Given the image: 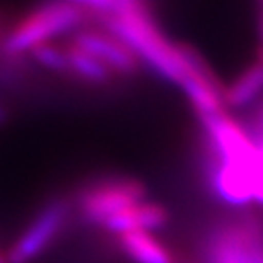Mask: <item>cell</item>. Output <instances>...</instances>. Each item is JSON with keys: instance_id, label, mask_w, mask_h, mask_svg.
Wrapping results in <instances>:
<instances>
[{"instance_id": "6da1fadb", "label": "cell", "mask_w": 263, "mask_h": 263, "mask_svg": "<svg viewBox=\"0 0 263 263\" xmlns=\"http://www.w3.org/2000/svg\"><path fill=\"white\" fill-rule=\"evenodd\" d=\"M91 21V15L68 0H46L21 16L0 42L6 61H18L22 55L46 42L68 37L75 29Z\"/></svg>"}, {"instance_id": "7a4b0ae2", "label": "cell", "mask_w": 263, "mask_h": 263, "mask_svg": "<svg viewBox=\"0 0 263 263\" xmlns=\"http://www.w3.org/2000/svg\"><path fill=\"white\" fill-rule=\"evenodd\" d=\"M146 189L132 177H103L91 181L77 197L79 212L86 221L103 227L114 214L144 201Z\"/></svg>"}, {"instance_id": "3957f363", "label": "cell", "mask_w": 263, "mask_h": 263, "mask_svg": "<svg viewBox=\"0 0 263 263\" xmlns=\"http://www.w3.org/2000/svg\"><path fill=\"white\" fill-rule=\"evenodd\" d=\"M68 212H70V203L64 199H55V201L48 203L33 218L28 229L18 236L11 249L6 252L8 263H28L33 258H37L59 236L66 218H68Z\"/></svg>"}, {"instance_id": "277c9868", "label": "cell", "mask_w": 263, "mask_h": 263, "mask_svg": "<svg viewBox=\"0 0 263 263\" xmlns=\"http://www.w3.org/2000/svg\"><path fill=\"white\" fill-rule=\"evenodd\" d=\"M68 39L81 46L82 49H86L93 57H97L101 62H104L117 77L134 75L139 68V59L136 57V53L115 33L103 28L101 24H84L82 28L70 33Z\"/></svg>"}, {"instance_id": "5b68a950", "label": "cell", "mask_w": 263, "mask_h": 263, "mask_svg": "<svg viewBox=\"0 0 263 263\" xmlns=\"http://www.w3.org/2000/svg\"><path fill=\"white\" fill-rule=\"evenodd\" d=\"M252 164H229L209 159L206 177L212 194L230 206H247L252 197Z\"/></svg>"}, {"instance_id": "8992f818", "label": "cell", "mask_w": 263, "mask_h": 263, "mask_svg": "<svg viewBox=\"0 0 263 263\" xmlns=\"http://www.w3.org/2000/svg\"><path fill=\"white\" fill-rule=\"evenodd\" d=\"M263 249L256 236L245 227H229L219 230L209 241V263H254L256 254Z\"/></svg>"}, {"instance_id": "52a82bcc", "label": "cell", "mask_w": 263, "mask_h": 263, "mask_svg": "<svg viewBox=\"0 0 263 263\" xmlns=\"http://www.w3.org/2000/svg\"><path fill=\"white\" fill-rule=\"evenodd\" d=\"M166 221H168V212L164 210V206L144 199V201L136 203V205L114 214L110 219H106L103 227L110 232H115V234L132 232V230L150 232V230H157L164 227Z\"/></svg>"}, {"instance_id": "ba28073f", "label": "cell", "mask_w": 263, "mask_h": 263, "mask_svg": "<svg viewBox=\"0 0 263 263\" xmlns=\"http://www.w3.org/2000/svg\"><path fill=\"white\" fill-rule=\"evenodd\" d=\"M62 48H64L66 62H68L66 77H71L84 84H93V86H104L117 79V75L104 62H101L97 57L88 53L86 49L71 42L68 37H64L62 41Z\"/></svg>"}, {"instance_id": "9c48e42d", "label": "cell", "mask_w": 263, "mask_h": 263, "mask_svg": "<svg viewBox=\"0 0 263 263\" xmlns=\"http://www.w3.org/2000/svg\"><path fill=\"white\" fill-rule=\"evenodd\" d=\"M121 249L136 263H176L168 249L146 230H132L119 234Z\"/></svg>"}, {"instance_id": "30bf717a", "label": "cell", "mask_w": 263, "mask_h": 263, "mask_svg": "<svg viewBox=\"0 0 263 263\" xmlns=\"http://www.w3.org/2000/svg\"><path fill=\"white\" fill-rule=\"evenodd\" d=\"M263 93V59L258 57L252 64H249L229 88L223 90L225 104L234 108H241L251 104L254 99Z\"/></svg>"}, {"instance_id": "8fae6325", "label": "cell", "mask_w": 263, "mask_h": 263, "mask_svg": "<svg viewBox=\"0 0 263 263\" xmlns=\"http://www.w3.org/2000/svg\"><path fill=\"white\" fill-rule=\"evenodd\" d=\"M84 8L91 15H111V13L132 11V9H150L152 0H68Z\"/></svg>"}, {"instance_id": "7c38bea8", "label": "cell", "mask_w": 263, "mask_h": 263, "mask_svg": "<svg viewBox=\"0 0 263 263\" xmlns=\"http://www.w3.org/2000/svg\"><path fill=\"white\" fill-rule=\"evenodd\" d=\"M256 143V157L252 166V197L263 206V134H251Z\"/></svg>"}, {"instance_id": "4fadbf2b", "label": "cell", "mask_w": 263, "mask_h": 263, "mask_svg": "<svg viewBox=\"0 0 263 263\" xmlns=\"http://www.w3.org/2000/svg\"><path fill=\"white\" fill-rule=\"evenodd\" d=\"M256 11V33H258L259 46L263 44V0H254Z\"/></svg>"}, {"instance_id": "5bb4252c", "label": "cell", "mask_w": 263, "mask_h": 263, "mask_svg": "<svg viewBox=\"0 0 263 263\" xmlns=\"http://www.w3.org/2000/svg\"><path fill=\"white\" fill-rule=\"evenodd\" d=\"M254 134H263V106L259 110L258 117H256V126H254Z\"/></svg>"}, {"instance_id": "9a60e30c", "label": "cell", "mask_w": 263, "mask_h": 263, "mask_svg": "<svg viewBox=\"0 0 263 263\" xmlns=\"http://www.w3.org/2000/svg\"><path fill=\"white\" fill-rule=\"evenodd\" d=\"M0 263H8V258H6V254H2V252H0Z\"/></svg>"}, {"instance_id": "2e32d148", "label": "cell", "mask_w": 263, "mask_h": 263, "mask_svg": "<svg viewBox=\"0 0 263 263\" xmlns=\"http://www.w3.org/2000/svg\"><path fill=\"white\" fill-rule=\"evenodd\" d=\"M258 57H261L263 59V44L259 46V51H258Z\"/></svg>"}]
</instances>
